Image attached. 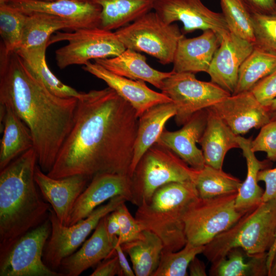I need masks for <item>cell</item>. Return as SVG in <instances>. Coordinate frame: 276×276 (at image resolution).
Listing matches in <instances>:
<instances>
[{"label":"cell","mask_w":276,"mask_h":276,"mask_svg":"<svg viewBox=\"0 0 276 276\" xmlns=\"http://www.w3.org/2000/svg\"><path fill=\"white\" fill-rule=\"evenodd\" d=\"M138 125L135 109L110 87L80 92L73 127L47 174L130 176Z\"/></svg>","instance_id":"cell-1"},{"label":"cell","mask_w":276,"mask_h":276,"mask_svg":"<svg viewBox=\"0 0 276 276\" xmlns=\"http://www.w3.org/2000/svg\"><path fill=\"white\" fill-rule=\"evenodd\" d=\"M77 98L52 93L16 51L0 48V104L10 107L30 129L37 163L48 173L74 123Z\"/></svg>","instance_id":"cell-2"},{"label":"cell","mask_w":276,"mask_h":276,"mask_svg":"<svg viewBox=\"0 0 276 276\" xmlns=\"http://www.w3.org/2000/svg\"><path fill=\"white\" fill-rule=\"evenodd\" d=\"M37 157L31 148L0 170V258L49 214L51 204L37 192Z\"/></svg>","instance_id":"cell-3"},{"label":"cell","mask_w":276,"mask_h":276,"mask_svg":"<svg viewBox=\"0 0 276 276\" xmlns=\"http://www.w3.org/2000/svg\"><path fill=\"white\" fill-rule=\"evenodd\" d=\"M199 198L193 181L168 183L137 206L134 217L144 229L158 236L164 250L177 251L187 242L184 217Z\"/></svg>","instance_id":"cell-4"},{"label":"cell","mask_w":276,"mask_h":276,"mask_svg":"<svg viewBox=\"0 0 276 276\" xmlns=\"http://www.w3.org/2000/svg\"><path fill=\"white\" fill-rule=\"evenodd\" d=\"M275 228L276 199L262 202L204 245L202 254L212 263L236 247L250 254L267 252L273 244Z\"/></svg>","instance_id":"cell-5"},{"label":"cell","mask_w":276,"mask_h":276,"mask_svg":"<svg viewBox=\"0 0 276 276\" xmlns=\"http://www.w3.org/2000/svg\"><path fill=\"white\" fill-rule=\"evenodd\" d=\"M197 171L171 150L156 143L143 154L130 176V202L139 206L168 183L194 182Z\"/></svg>","instance_id":"cell-6"},{"label":"cell","mask_w":276,"mask_h":276,"mask_svg":"<svg viewBox=\"0 0 276 276\" xmlns=\"http://www.w3.org/2000/svg\"><path fill=\"white\" fill-rule=\"evenodd\" d=\"M114 32L126 49L147 53L164 65L172 63L177 44L185 36L177 24L166 23L155 11Z\"/></svg>","instance_id":"cell-7"},{"label":"cell","mask_w":276,"mask_h":276,"mask_svg":"<svg viewBox=\"0 0 276 276\" xmlns=\"http://www.w3.org/2000/svg\"><path fill=\"white\" fill-rule=\"evenodd\" d=\"M61 41L68 43L55 51L57 65L60 69L85 65L91 59L113 57L126 49L115 32L99 27L71 32L57 31L50 37L48 44Z\"/></svg>","instance_id":"cell-8"},{"label":"cell","mask_w":276,"mask_h":276,"mask_svg":"<svg viewBox=\"0 0 276 276\" xmlns=\"http://www.w3.org/2000/svg\"><path fill=\"white\" fill-rule=\"evenodd\" d=\"M237 194L209 199L199 198L183 219L187 242L204 246L235 224L246 213L236 207Z\"/></svg>","instance_id":"cell-9"},{"label":"cell","mask_w":276,"mask_h":276,"mask_svg":"<svg viewBox=\"0 0 276 276\" xmlns=\"http://www.w3.org/2000/svg\"><path fill=\"white\" fill-rule=\"evenodd\" d=\"M126 201V198L123 196L114 197L95 209L85 219L70 226L62 224L54 210L50 209L48 218L51 230L43 250L44 263L52 270L59 269L62 260L77 250L100 220Z\"/></svg>","instance_id":"cell-10"},{"label":"cell","mask_w":276,"mask_h":276,"mask_svg":"<svg viewBox=\"0 0 276 276\" xmlns=\"http://www.w3.org/2000/svg\"><path fill=\"white\" fill-rule=\"evenodd\" d=\"M176 107L178 126L188 122L196 112L207 109L231 94L216 84L197 79L194 73H173L166 78L160 89Z\"/></svg>","instance_id":"cell-11"},{"label":"cell","mask_w":276,"mask_h":276,"mask_svg":"<svg viewBox=\"0 0 276 276\" xmlns=\"http://www.w3.org/2000/svg\"><path fill=\"white\" fill-rule=\"evenodd\" d=\"M51 230L48 218L19 238L0 258V276H64L49 268L43 260Z\"/></svg>","instance_id":"cell-12"},{"label":"cell","mask_w":276,"mask_h":276,"mask_svg":"<svg viewBox=\"0 0 276 276\" xmlns=\"http://www.w3.org/2000/svg\"><path fill=\"white\" fill-rule=\"evenodd\" d=\"M153 10L167 24L180 21L183 34L211 30L221 36L229 32L222 13L210 10L201 0H155Z\"/></svg>","instance_id":"cell-13"},{"label":"cell","mask_w":276,"mask_h":276,"mask_svg":"<svg viewBox=\"0 0 276 276\" xmlns=\"http://www.w3.org/2000/svg\"><path fill=\"white\" fill-rule=\"evenodd\" d=\"M237 135L261 128L271 121L270 112L250 90L231 94L209 108Z\"/></svg>","instance_id":"cell-14"},{"label":"cell","mask_w":276,"mask_h":276,"mask_svg":"<svg viewBox=\"0 0 276 276\" xmlns=\"http://www.w3.org/2000/svg\"><path fill=\"white\" fill-rule=\"evenodd\" d=\"M254 49V43L231 32L223 34L207 72L211 81L233 94L240 68Z\"/></svg>","instance_id":"cell-15"},{"label":"cell","mask_w":276,"mask_h":276,"mask_svg":"<svg viewBox=\"0 0 276 276\" xmlns=\"http://www.w3.org/2000/svg\"><path fill=\"white\" fill-rule=\"evenodd\" d=\"M117 196H123L131 201L129 175L106 173L95 176L76 200L67 226L85 219L104 202Z\"/></svg>","instance_id":"cell-16"},{"label":"cell","mask_w":276,"mask_h":276,"mask_svg":"<svg viewBox=\"0 0 276 276\" xmlns=\"http://www.w3.org/2000/svg\"><path fill=\"white\" fill-rule=\"evenodd\" d=\"M26 15L44 13L70 22L72 31L99 27L101 7L92 2L73 0H8L7 3Z\"/></svg>","instance_id":"cell-17"},{"label":"cell","mask_w":276,"mask_h":276,"mask_svg":"<svg viewBox=\"0 0 276 276\" xmlns=\"http://www.w3.org/2000/svg\"><path fill=\"white\" fill-rule=\"evenodd\" d=\"M34 178L37 186L60 222L66 225L76 200L91 179L81 175L52 178L37 165Z\"/></svg>","instance_id":"cell-18"},{"label":"cell","mask_w":276,"mask_h":276,"mask_svg":"<svg viewBox=\"0 0 276 276\" xmlns=\"http://www.w3.org/2000/svg\"><path fill=\"white\" fill-rule=\"evenodd\" d=\"M83 70L104 81L135 109L139 117L150 107L163 103L172 102L162 92L150 89L142 80H135L116 75L97 63L88 62Z\"/></svg>","instance_id":"cell-19"},{"label":"cell","mask_w":276,"mask_h":276,"mask_svg":"<svg viewBox=\"0 0 276 276\" xmlns=\"http://www.w3.org/2000/svg\"><path fill=\"white\" fill-rule=\"evenodd\" d=\"M207 117V109L195 113L180 129L170 131L165 129L156 143L171 150L192 168L202 169L204 159L197 144L204 131Z\"/></svg>","instance_id":"cell-20"},{"label":"cell","mask_w":276,"mask_h":276,"mask_svg":"<svg viewBox=\"0 0 276 276\" xmlns=\"http://www.w3.org/2000/svg\"><path fill=\"white\" fill-rule=\"evenodd\" d=\"M221 36L211 30L193 38L183 36L179 41L173 61L175 73H207L219 48Z\"/></svg>","instance_id":"cell-21"},{"label":"cell","mask_w":276,"mask_h":276,"mask_svg":"<svg viewBox=\"0 0 276 276\" xmlns=\"http://www.w3.org/2000/svg\"><path fill=\"white\" fill-rule=\"evenodd\" d=\"M105 216L100 220L91 237L81 247L62 260L59 269L63 275L78 276L116 254L113 239L106 230Z\"/></svg>","instance_id":"cell-22"},{"label":"cell","mask_w":276,"mask_h":276,"mask_svg":"<svg viewBox=\"0 0 276 276\" xmlns=\"http://www.w3.org/2000/svg\"><path fill=\"white\" fill-rule=\"evenodd\" d=\"M95 61L116 75L147 82L159 89L164 80L174 72L172 70L165 72L153 68L148 64L144 55L129 49H126L118 56Z\"/></svg>","instance_id":"cell-23"},{"label":"cell","mask_w":276,"mask_h":276,"mask_svg":"<svg viewBox=\"0 0 276 276\" xmlns=\"http://www.w3.org/2000/svg\"><path fill=\"white\" fill-rule=\"evenodd\" d=\"M206 126L199 144L205 165L222 169L227 152L239 148L237 136L223 120L209 108Z\"/></svg>","instance_id":"cell-24"},{"label":"cell","mask_w":276,"mask_h":276,"mask_svg":"<svg viewBox=\"0 0 276 276\" xmlns=\"http://www.w3.org/2000/svg\"><path fill=\"white\" fill-rule=\"evenodd\" d=\"M176 107L173 102L155 105L139 117V125L135 141L130 176L145 152L158 140L165 125L175 117Z\"/></svg>","instance_id":"cell-25"},{"label":"cell","mask_w":276,"mask_h":276,"mask_svg":"<svg viewBox=\"0 0 276 276\" xmlns=\"http://www.w3.org/2000/svg\"><path fill=\"white\" fill-rule=\"evenodd\" d=\"M1 111L3 134L0 145V170L34 147L31 132L22 120L8 106L1 104Z\"/></svg>","instance_id":"cell-26"},{"label":"cell","mask_w":276,"mask_h":276,"mask_svg":"<svg viewBox=\"0 0 276 276\" xmlns=\"http://www.w3.org/2000/svg\"><path fill=\"white\" fill-rule=\"evenodd\" d=\"M238 142L247 165L246 178L238 190L235 200L236 208L246 213L262 202L264 190L258 185L259 171L266 168V163L259 160L251 149V139L237 136Z\"/></svg>","instance_id":"cell-27"},{"label":"cell","mask_w":276,"mask_h":276,"mask_svg":"<svg viewBox=\"0 0 276 276\" xmlns=\"http://www.w3.org/2000/svg\"><path fill=\"white\" fill-rule=\"evenodd\" d=\"M267 252L250 254L236 247L212 263L210 269L212 276H265L268 275Z\"/></svg>","instance_id":"cell-28"},{"label":"cell","mask_w":276,"mask_h":276,"mask_svg":"<svg viewBox=\"0 0 276 276\" xmlns=\"http://www.w3.org/2000/svg\"><path fill=\"white\" fill-rule=\"evenodd\" d=\"M101 7L99 27L112 31L135 21L153 9L155 0H91Z\"/></svg>","instance_id":"cell-29"},{"label":"cell","mask_w":276,"mask_h":276,"mask_svg":"<svg viewBox=\"0 0 276 276\" xmlns=\"http://www.w3.org/2000/svg\"><path fill=\"white\" fill-rule=\"evenodd\" d=\"M121 246L130 257L135 275L152 276L164 248L157 235L144 229L140 238L122 244Z\"/></svg>","instance_id":"cell-30"},{"label":"cell","mask_w":276,"mask_h":276,"mask_svg":"<svg viewBox=\"0 0 276 276\" xmlns=\"http://www.w3.org/2000/svg\"><path fill=\"white\" fill-rule=\"evenodd\" d=\"M48 43L16 51L32 74L54 95L62 98H78L80 92L63 83L49 69L45 60Z\"/></svg>","instance_id":"cell-31"},{"label":"cell","mask_w":276,"mask_h":276,"mask_svg":"<svg viewBox=\"0 0 276 276\" xmlns=\"http://www.w3.org/2000/svg\"><path fill=\"white\" fill-rule=\"evenodd\" d=\"M65 29L72 31V25L60 17L44 13L28 14L19 49H28L47 43L53 33Z\"/></svg>","instance_id":"cell-32"},{"label":"cell","mask_w":276,"mask_h":276,"mask_svg":"<svg viewBox=\"0 0 276 276\" xmlns=\"http://www.w3.org/2000/svg\"><path fill=\"white\" fill-rule=\"evenodd\" d=\"M276 69V54L254 46L241 65L233 94L249 91L262 79Z\"/></svg>","instance_id":"cell-33"},{"label":"cell","mask_w":276,"mask_h":276,"mask_svg":"<svg viewBox=\"0 0 276 276\" xmlns=\"http://www.w3.org/2000/svg\"><path fill=\"white\" fill-rule=\"evenodd\" d=\"M194 182L199 198L209 199L238 192L242 181L222 169L205 165L197 171Z\"/></svg>","instance_id":"cell-34"},{"label":"cell","mask_w":276,"mask_h":276,"mask_svg":"<svg viewBox=\"0 0 276 276\" xmlns=\"http://www.w3.org/2000/svg\"><path fill=\"white\" fill-rule=\"evenodd\" d=\"M222 13L229 32L252 43V12L243 0H220Z\"/></svg>","instance_id":"cell-35"},{"label":"cell","mask_w":276,"mask_h":276,"mask_svg":"<svg viewBox=\"0 0 276 276\" xmlns=\"http://www.w3.org/2000/svg\"><path fill=\"white\" fill-rule=\"evenodd\" d=\"M26 16L8 3L0 5L1 44L6 52L16 51L20 47Z\"/></svg>","instance_id":"cell-36"},{"label":"cell","mask_w":276,"mask_h":276,"mask_svg":"<svg viewBox=\"0 0 276 276\" xmlns=\"http://www.w3.org/2000/svg\"><path fill=\"white\" fill-rule=\"evenodd\" d=\"M204 246H195L187 242L175 251L163 249L158 266L152 276H188L189 265L197 255L202 254Z\"/></svg>","instance_id":"cell-37"},{"label":"cell","mask_w":276,"mask_h":276,"mask_svg":"<svg viewBox=\"0 0 276 276\" xmlns=\"http://www.w3.org/2000/svg\"><path fill=\"white\" fill-rule=\"evenodd\" d=\"M254 46L276 54V11L269 13L252 12Z\"/></svg>","instance_id":"cell-38"},{"label":"cell","mask_w":276,"mask_h":276,"mask_svg":"<svg viewBox=\"0 0 276 276\" xmlns=\"http://www.w3.org/2000/svg\"><path fill=\"white\" fill-rule=\"evenodd\" d=\"M114 212L120 225L118 242L121 244L140 238L143 230L142 226L129 211L125 202L122 203Z\"/></svg>","instance_id":"cell-39"},{"label":"cell","mask_w":276,"mask_h":276,"mask_svg":"<svg viewBox=\"0 0 276 276\" xmlns=\"http://www.w3.org/2000/svg\"><path fill=\"white\" fill-rule=\"evenodd\" d=\"M251 149L255 153L265 152L269 160L276 161V120L261 128L258 135L251 140Z\"/></svg>","instance_id":"cell-40"},{"label":"cell","mask_w":276,"mask_h":276,"mask_svg":"<svg viewBox=\"0 0 276 276\" xmlns=\"http://www.w3.org/2000/svg\"><path fill=\"white\" fill-rule=\"evenodd\" d=\"M250 91L263 106L268 108L276 98V69L259 81Z\"/></svg>","instance_id":"cell-41"},{"label":"cell","mask_w":276,"mask_h":276,"mask_svg":"<svg viewBox=\"0 0 276 276\" xmlns=\"http://www.w3.org/2000/svg\"><path fill=\"white\" fill-rule=\"evenodd\" d=\"M258 179L259 181H263L265 185L262 202L276 199V167L260 170Z\"/></svg>","instance_id":"cell-42"},{"label":"cell","mask_w":276,"mask_h":276,"mask_svg":"<svg viewBox=\"0 0 276 276\" xmlns=\"http://www.w3.org/2000/svg\"><path fill=\"white\" fill-rule=\"evenodd\" d=\"M116 275L122 276L116 254L98 264L97 267L90 276H114Z\"/></svg>","instance_id":"cell-43"},{"label":"cell","mask_w":276,"mask_h":276,"mask_svg":"<svg viewBox=\"0 0 276 276\" xmlns=\"http://www.w3.org/2000/svg\"><path fill=\"white\" fill-rule=\"evenodd\" d=\"M113 243L116 254L118 259L122 276H134V271L128 263L125 256V252L122 248L121 244L118 242V236L114 237Z\"/></svg>","instance_id":"cell-44"},{"label":"cell","mask_w":276,"mask_h":276,"mask_svg":"<svg viewBox=\"0 0 276 276\" xmlns=\"http://www.w3.org/2000/svg\"><path fill=\"white\" fill-rule=\"evenodd\" d=\"M252 12L269 13L276 11L275 0H243Z\"/></svg>","instance_id":"cell-45"},{"label":"cell","mask_w":276,"mask_h":276,"mask_svg":"<svg viewBox=\"0 0 276 276\" xmlns=\"http://www.w3.org/2000/svg\"><path fill=\"white\" fill-rule=\"evenodd\" d=\"M106 227L109 236L113 239L120 234V225L114 211L105 216Z\"/></svg>","instance_id":"cell-46"},{"label":"cell","mask_w":276,"mask_h":276,"mask_svg":"<svg viewBox=\"0 0 276 276\" xmlns=\"http://www.w3.org/2000/svg\"><path fill=\"white\" fill-rule=\"evenodd\" d=\"M188 270L189 275L191 276H206V267L204 263L195 257L190 262Z\"/></svg>","instance_id":"cell-47"},{"label":"cell","mask_w":276,"mask_h":276,"mask_svg":"<svg viewBox=\"0 0 276 276\" xmlns=\"http://www.w3.org/2000/svg\"><path fill=\"white\" fill-rule=\"evenodd\" d=\"M275 252H276V228H275V231L274 238L273 244L271 248L269 249V250L268 251L267 253V268L268 270V273L270 269Z\"/></svg>","instance_id":"cell-48"},{"label":"cell","mask_w":276,"mask_h":276,"mask_svg":"<svg viewBox=\"0 0 276 276\" xmlns=\"http://www.w3.org/2000/svg\"><path fill=\"white\" fill-rule=\"evenodd\" d=\"M268 276H276V252Z\"/></svg>","instance_id":"cell-49"},{"label":"cell","mask_w":276,"mask_h":276,"mask_svg":"<svg viewBox=\"0 0 276 276\" xmlns=\"http://www.w3.org/2000/svg\"><path fill=\"white\" fill-rule=\"evenodd\" d=\"M269 112L273 111L276 110V98L274 99L267 108Z\"/></svg>","instance_id":"cell-50"},{"label":"cell","mask_w":276,"mask_h":276,"mask_svg":"<svg viewBox=\"0 0 276 276\" xmlns=\"http://www.w3.org/2000/svg\"><path fill=\"white\" fill-rule=\"evenodd\" d=\"M271 120H276V110L270 112Z\"/></svg>","instance_id":"cell-51"},{"label":"cell","mask_w":276,"mask_h":276,"mask_svg":"<svg viewBox=\"0 0 276 276\" xmlns=\"http://www.w3.org/2000/svg\"><path fill=\"white\" fill-rule=\"evenodd\" d=\"M8 2V0H0V5L7 4Z\"/></svg>","instance_id":"cell-52"},{"label":"cell","mask_w":276,"mask_h":276,"mask_svg":"<svg viewBox=\"0 0 276 276\" xmlns=\"http://www.w3.org/2000/svg\"><path fill=\"white\" fill-rule=\"evenodd\" d=\"M73 1H76L78 2H87L91 1V0H73Z\"/></svg>","instance_id":"cell-53"},{"label":"cell","mask_w":276,"mask_h":276,"mask_svg":"<svg viewBox=\"0 0 276 276\" xmlns=\"http://www.w3.org/2000/svg\"><path fill=\"white\" fill-rule=\"evenodd\" d=\"M42 1H55V0H42Z\"/></svg>","instance_id":"cell-54"},{"label":"cell","mask_w":276,"mask_h":276,"mask_svg":"<svg viewBox=\"0 0 276 276\" xmlns=\"http://www.w3.org/2000/svg\"><path fill=\"white\" fill-rule=\"evenodd\" d=\"M275 4H276V0H275Z\"/></svg>","instance_id":"cell-55"}]
</instances>
